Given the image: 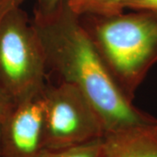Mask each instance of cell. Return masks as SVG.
I'll return each mask as SVG.
<instances>
[{
  "instance_id": "cell-4",
  "label": "cell",
  "mask_w": 157,
  "mask_h": 157,
  "mask_svg": "<svg viewBox=\"0 0 157 157\" xmlns=\"http://www.w3.org/2000/svg\"><path fill=\"white\" fill-rule=\"evenodd\" d=\"M45 148L58 149L101 140L105 128L95 108L76 87L59 81L42 92Z\"/></svg>"
},
{
  "instance_id": "cell-3",
  "label": "cell",
  "mask_w": 157,
  "mask_h": 157,
  "mask_svg": "<svg viewBox=\"0 0 157 157\" xmlns=\"http://www.w3.org/2000/svg\"><path fill=\"white\" fill-rule=\"evenodd\" d=\"M45 55L22 7L0 17V85L14 102L40 95L47 84Z\"/></svg>"
},
{
  "instance_id": "cell-1",
  "label": "cell",
  "mask_w": 157,
  "mask_h": 157,
  "mask_svg": "<svg viewBox=\"0 0 157 157\" xmlns=\"http://www.w3.org/2000/svg\"><path fill=\"white\" fill-rule=\"evenodd\" d=\"M31 19L47 72L82 93L100 115L105 134L157 123L156 118L135 107L118 86L67 0L49 11L33 9Z\"/></svg>"
},
{
  "instance_id": "cell-2",
  "label": "cell",
  "mask_w": 157,
  "mask_h": 157,
  "mask_svg": "<svg viewBox=\"0 0 157 157\" xmlns=\"http://www.w3.org/2000/svg\"><path fill=\"white\" fill-rule=\"evenodd\" d=\"M79 19L118 86L133 101L157 63V12L130 11Z\"/></svg>"
},
{
  "instance_id": "cell-9",
  "label": "cell",
  "mask_w": 157,
  "mask_h": 157,
  "mask_svg": "<svg viewBox=\"0 0 157 157\" xmlns=\"http://www.w3.org/2000/svg\"><path fill=\"white\" fill-rule=\"evenodd\" d=\"M26 0H0V17L12 8L20 7ZM67 0H34V8L39 11H49Z\"/></svg>"
},
{
  "instance_id": "cell-5",
  "label": "cell",
  "mask_w": 157,
  "mask_h": 157,
  "mask_svg": "<svg viewBox=\"0 0 157 157\" xmlns=\"http://www.w3.org/2000/svg\"><path fill=\"white\" fill-rule=\"evenodd\" d=\"M41 95L16 102L0 122V157H37L45 148Z\"/></svg>"
},
{
  "instance_id": "cell-11",
  "label": "cell",
  "mask_w": 157,
  "mask_h": 157,
  "mask_svg": "<svg viewBox=\"0 0 157 157\" xmlns=\"http://www.w3.org/2000/svg\"><path fill=\"white\" fill-rule=\"evenodd\" d=\"M14 105V101L0 85V122L6 118Z\"/></svg>"
},
{
  "instance_id": "cell-12",
  "label": "cell",
  "mask_w": 157,
  "mask_h": 157,
  "mask_svg": "<svg viewBox=\"0 0 157 157\" xmlns=\"http://www.w3.org/2000/svg\"><path fill=\"white\" fill-rule=\"evenodd\" d=\"M0 156H1V148H0Z\"/></svg>"
},
{
  "instance_id": "cell-10",
  "label": "cell",
  "mask_w": 157,
  "mask_h": 157,
  "mask_svg": "<svg viewBox=\"0 0 157 157\" xmlns=\"http://www.w3.org/2000/svg\"><path fill=\"white\" fill-rule=\"evenodd\" d=\"M125 10L130 11H150L157 12V0H126Z\"/></svg>"
},
{
  "instance_id": "cell-6",
  "label": "cell",
  "mask_w": 157,
  "mask_h": 157,
  "mask_svg": "<svg viewBox=\"0 0 157 157\" xmlns=\"http://www.w3.org/2000/svg\"><path fill=\"white\" fill-rule=\"evenodd\" d=\"M101 157H157V123L106 133L101 139Z\"/></svg>"
},
{
  "instance_id": "cell-7",
  "label": "cell",
  "mask_w": 157,
  "mask_h": 157,
  "mask_svg": "<svg viewBox=\"0 0 157 157\" xmlns=\"http://www.w3.org/2000/svg\"><path fill=\"white\" fill-rule=\"evenodd\" d=\"M125 1L126 0H67V5L78 16H108L125 11Z\"/></svg>"
},
{
  "instance_id": "cell-8",
  "label": "cell",
  "mask_w": 157,
  "mask_h": 157,
  "mask_svg": "<svg viewBox=\"0 0 157 157\" xmlns=\"http://www.w3.org/2000/svg\"><path fill=\"white\" fill-rule=\"evenodd\" d=\"M101 139L70 147L44 148L37 157H101Z\"/></svg>"
}]
</instances>
